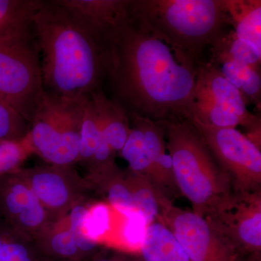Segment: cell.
I'll list each match as a JSON object with an SVG mask.
<instances>
[{
	"mask_svg": "<svg viewBox=\"0 0 261 261\" xmlns=\"http://www.w3.org/2000/svg\"><path fill=\"white\" fill-rule=\"evenodd\" d=\"M198 67L132 18L117 24L107 80L111 99L128 114L156 121H192Z\"/></svg>",
	"mask_w": 261,
	"mask_h": 261,
	"instance_id": "cell-1",
	"label": "cell"
},
{
	"mask_svg": "<svg viewBox=\"0 0 261 261\" xmlns=\"http://www.w3.org/2000/svg\"><path fill=\"white\" fill-rule=\"evenodd\" d=\"M31 25L46 93L79 98L102 89L111 47L91 35L56 0H39Z\"/></svg>",
	"mask_w": 261,
	"mask_h": 261,
	"instance_id": "cell-2",
	"label": "cell"
},
{
	"mask_svg": "<svg viewBox=\"0 0 261 261\" xmlns=\"http://www.w3.org/2000/svg\"><path fill=\"white\" fill-rule=\"evenodd\" d=\"M127 8L132 18L196 66L230 25L225 0H127Z\"/></svg>",
	"mask_w": 261,
	"mask_h": 261,
	"instance_id": "cell-3",
	"label": "cell"
},
{
	"mask_svg": "<svg viewBox=\"0 0 261 261\" xmlns=\"http://www.w3.org/2000/svg\"><path fill=\"white\" fill-rule=\"evenodd\" d=\"M165 126L178 192L191 202L194 214L209 217L232 191L231 180L191 121H165Z\"/></svg>",
	"mask_w": 261,
	"mask_h": 261,
	"instance_id": "cell-4",
	"label": "cell"
},
{
	"mask_svg": "<svg viewBox=\"0 0 261 261\" xmlns=\"http://www.w3.org/2000/svg\"><path fill=\"white\" fill-rule=\"evenodd\" d=\"M45 96L40 56L31 24L0 37V102L31 124Z\"/></svg>",
	"mask_w": 261,
	"mask_h": 261,
	"instance_id": "cell-5",
	"label": "cell"
},
{
	"mask_svg": "<svg viewBox=\"0 0 261 261\" xmlns=\"http://www.w3.org/2000/svg\"><path fill=\"white\" fill-rule=\"evenodd\" d=\"M89 97L67 98L46 93L29 132L34 153L55 166L72 167L77 163L81 128Z\"/></svg>",
	"mask_w": 261,
	"mask_h": 261,
	"instance_id": "cell-6",
	"label": "cell"
},
{
	"mask_svg": "<svg viewBox=\"0 0 261 261\" xmlns=\"http://www.w3.org/2000/svg\"><path fill=\"white\" fill-rule=\"evenodd\" d=\"M160 212L156 221L172 232L191 261H240L243 250L212 222L184 210L156 192Z\"/></svg>",
	"mask_w": 261,
	"mask_h": 261,
	"instance_id": "cell-7",
	"label": "cell"
},
{
	"mask_svg": "<svg viewBox=\"0 0 261 261\" xmlns=\"http://www.w3.org/2000/svg\"><path fill=\"white\" fill-rule=\"evenodd\" d=\"M219 165L228 175L233 190H261L260 149L235 128H219L191 121Z\"/></svg>",
	"mask_w": 261,
	"mask_h": 261,
	"instance_id": "cell-8",
	"label": "cell"
},
{
	"mask_svg": "<svg viewBox=\"0 0 261 261\" xmlns=\"http://www.w3.org/2000/svg\"><path fill=\"white\" fill-rule=\"evenodd\" d=\"M243 252L261 251V190H232L209 217L205 218Z\"/></svg>",
	"mask_w": 261,
	"mask_h": 261,
	"instance_id": "cell-9",
	"label": "cell"
},
{
	"mask_svg": "<svg viewBox=\"0 0 261 261\" xmlns=\"http://www.w3.org/2000/svg\"><path fill=\"white\" fill-rule=\"evenodd\" d=\"M48 213L16 170L0 176V217L29 238L46 227Z\"/></svg>",
	"mask_w": 261,
	"mask_h": 261,
	"instance_id": "cell-10",
	"label": "cell"
},
{
	"mask_svg": "<svg viewBox=\"0 0 261 261\" xmlns=\"http://www.w3.org/2000/svg\"><path fill=\"white\" fill-rule=\"evenodd\" d=\"M18 172L46 211L61 214L78 202L83 183L68 166H35Z\"/></svg>",
	"mask_w": 261,
	"mask_h": 261,
	"instance_id": "cell-11",
	"label": "cell"
},
{
	"mask_svg": "<svg viewBox=\"0 0 261 261\" xmlns=\"http://www.w3.org/2000/svg\"><path fill=\"white\" fill-rule=\"evenodd\" d=\"M195 93L208 98L215 104L231 111L241 118L247 130L246 137L260 149L261 120L247 110L243 96L229 83L219 70L210 63L199 65L196 80Z\"/></svg>",
	"mask_w": 261,
	"mask_h": 261,
	"instance_id": "cell-12",
	"label": "cell"
},
{
	"mask_svg": "<svg viewBox=\"0 0 261 261\" xmlns=\"http://www.w3.org/2000/svg\"><path fill=\"white\" fill-rule=\"evenodd\" d=\"M128 118L135 120L142 130L146 157L152 173V187L173 202L180 193L173 176L172 160L167 149L165 121H153L137 115H130Z\"/></svg>",
	"mask_w": 261,
	"mask_h": 261,
	"instance_id": "cell-13",
	"label": "cell"
},
{
	"mask_svg": "<svg viewBox=\"0 0 261 261\" xmlns=\"http://www.w3.org/2000/svg\"><path fill=\"white\" fill-rule=\"evenodd\" d=\"M96 39L111 47L117 24L127 14V0H56Z\"/></svg>",
	"mask_w": 261,
	"mask_h": 261,
	"instance_id": "cell-14",
	"label": "cell"
},
{
	"mask_svg": "<svg viewBox=\"0 0 261 261\" xmlns=\"http://www.w3.org/2000/svg\"><path fill=\"white\" fill-rule=\"evenodd\" d=\"M116 153L108 145L102 134L94 101L89 96L81 128L80 154L77 163L89 169V174L115 161Z\"/></svg>",
	"mask_w": 261,
	"mask_h": 261,
	"instance_id": "cell-15",
	"label": "cell"
},
{
	"mask_svg": "<svg viewBox=\"0 0 261 261\" xmlns=\"http://www.w3.org/2000/svg\"><path fill=\"white\" fill-rule=\"evenodd\" d=\"M95 105L103 137L115 153L121 152L129 135V118L125 110L102 89L90 94Z\"/></svg>",
	"mask_w": 261,
	"mask_h": 261,
	"instance_id": "cell-16",
	"label": "cell"
},
{
	"mask_svg": "<svg viewBox=\"0 0 261 261\" xmlns=\"http://www.w3.org/2000/svg\"><path fill=\"white\" fill-rule=\"evenodd\" d=\"M137 261H191L172 232L155 221L146 226Z\"/></svg>",
	"mask_w": 261,
	"mask_h": 261,
	"instance_id": "cell-17",
	"label": "cell"
},
{
	"mask_svg": "<svg viewBox=\"0 0 261 261\" xmlns=\"http://www.w3.org/2000/svg\"><path fill=\"white\" fill-rule=\"evenodd\" d=\"M209 63L240 91L246 104L253 103L260 109V68L242 64L221 55L211 54Z\"/></svg>",
	"mask_w": 261,
	"mask_h": 261,
	"instance_id": "cell-18",
	"label": "cell"
},
{
	"mask_svg": "<svg viewBox=\"0 0 261 261\" xmlns=\"http://www.w3.org/2000/svg\"><path fill=\"white\" fill-rule=\"evenodd\" d=\"M225 4L237 36L261 51L260 0H225Z\"/></svg>",
	"mask_w": 261,
	"mask_h": 261,
	"instance_id": "cell-19",
	"label": "cell"
},
{
	"mask_svg": "<svg viewBox=\"0 0 261 261\" xmlns=\"http://www.w3.org/2000/svg\"><path fill=\"white\" fill-rule=\"evenodd\" d=\"M35 244L38 251L46 260L87 261L79 249L69 225L67 228L60 225L58 229L51 230L48 236L37 238Z\"/></svg>",
	"mask_w": 261,
	"mask_h": 261,
	"instance_id": "cell-20",
	"label": "cell"
},
{
	"mask_svg": "<svg viewBox=\"0 0 261 261\" xmlns=\"http://www.w3.org/2000/svg\"><path fill=\"white\" fill-rule=\"evenodd\" d=\"M0 261H47L32 238L19 232L0 217Z\"/></svg>",
	"mask_w": 261,
	"mask_h": 261,
	"instance_id": "cell-21",
	"label": "cell"
},
{
	"mask_svg": "<svg viewBox=\"0 0 261 261\" xmlns=\"http://www.w3.org/2000/svg\"><path fill=\"white\" fill-rule=\"evenodd\" d=\"M211 54L221 55L253 68H260L261 51L239 38L233 29L226 32L211 46Z\"/></svg>",
	"mask_w": 261,
	"mask_h": 261,
	"instance_id": "cell-22",
	"label": "cell"
},
{
	"mask_svg": "<svg viewBox=\"0 0 261 261\" xmlns=\"http://www.w3.org/2000/svg\"><path fill=\"white\" fill-rule=\"evenodd\" d=\"M39 0H0V37L30 25Z\"/></svg>",
	"mask_w": 261,
	"mask_h": 261,
	"instance_id": "cell-23",
	"label": "cell"
},
{
	"mask_svg": "<svg viewBox=\"0 0 261 261\" xmlns=\"http://www.w3.org/2000/svg\"><path fill=\"white\" fill-rule=\"evenodd\" d=\"M29 134L20 140H0V176L13 172L34 153Z\"/></svg>",
	"mask_w": 261,
	"mask_h": 261,
	"instance_id": "cell-24",
	"label": "cell"
},
{
	"mask_svg": "<svg viewBox=\"0 0 261 261\" xmlns=\"http://www.w3.org/2000/svg\"><path fill=\"white\" fill-rule=\"evenodd\" d=\"M31 124L8 105L0 102V140H23L28 135Z\"/></svg>",
	"mask_w": 261,
	"mask_h": 261,
	"instance_id": "cell-25",
	"label": "cell"
},
{
	"mask_svg": "<svg viewBox=\"0 0 261 261\" xmlns=\"http://www.w3.org/2000/svg\"><path fill=\"white\" fill-rule=\"evenodd\" d=\"M87 210L88 208L85 206L76 203L70 209V214L67 219L70 230L76 240L79 249L86 259L88 260L94 255L97 242L87 238L82 231L84 219Z\"/></svg>",
	"mask_w": 261,
	"mask_h": 261,
	"instance_id": "cell-26",
	"label": "cell"
},
{
	"mask_svg": "<svg viewBox=\"0 0 261 261\" xmlns=\"http://www.w3.org/2000/svg\"><path fill=\"white\" fill-rule=\"evenodd\" d=\"M109 227V212L103 204L89 207L84 217L82 231L87 238L97 242Z\"/></svg>",
	"mask_w": 261,
	"mask_h": 261,
	"instance_id": "cell-27",
	"label": "cell"
},
{
	"mask_svg": "<svg viewBox=\"0 0 261 261\" xmlns=\"http://www.w3.org/2000/svg\"><path fill=\"white\" fill-rule=\"evenodd\" d=\"M92 261H137V260L123 252H116L108 255L95 257Z\"/></svg>",
	"mask_w": 261,
	"mask_h": 261,
	"instance_id": "cell-28",
	"label": "cell"
},
{
	"mask_svg": "<svg viewBox=\"0 0 261 261\" xmlns=\"http://www.w3.org/2000/svg\"><path fill=\"white\" fill-rule=\"evenodd\" d=\"M47 261H48V260H47Z\"/></svg>",
	"mask_w": 261,
	"mask_h": 261,
	"instance_id": "cell-29",
	"label": "cell"
}]
</instances>
